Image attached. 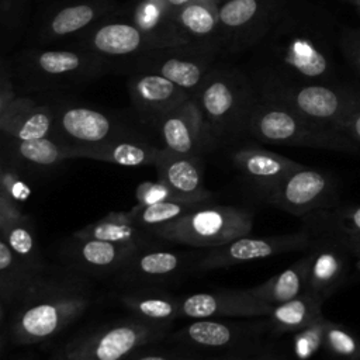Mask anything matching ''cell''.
Wrapping results in <instances>:
<instances>
[{"mask_svg":"<svg viewBox=\"0 0 360 360\" xmlns=\"http://www.w3.org/2000/svg\"><path fill=\"white\" fill-rule=\"evenodd\" d=\"M338 32L328 8L309 0H291L250 49L248 73L257 89L343 80L336 59Z\"/></svg>","mask_w":360,"mask_h":360,"instance_id":"obj_1","label":"cell"},{"mask_svg":"<svg viewBox=\"0 0 360 360\" xmlns=\"http://www.w3.org/2000/svg\"><path fill=\"white\" fill-rule=\"evenodd\" d=\"M94 300L90 277L69 267H48L31 280L7 312H1V349L52 340L77 322Z\"/></svg>","mask_w":360,"mask_h":360,"instance_id":"obj_2","label":"cell"},{"mask_svg":"<svg viewBox=\"0 0 360 360\" xmlns=\"http://www.w3.org/2000/svg\"><path fill=\"white\" fill-rule=\"evenodd\" d=\"M8 68L17 93L53 100L114 70L110 60L75 44L31 45L17 52L10 59Z\"/></svg>","mask_w":360,"mask_h":360,"instance_id":"obj_3","label":"cell"},{"mask_svg":"<svg viewBox=\"0 0 360 360\" xmlns=\"http://www.w3.org/2000/svg\"><path fill=\"white\" fill-rule=\"evenodd\" d=\"M194 97L214 146L218 148L246 135L249 118L259 100V90L248 72L217 63Z\"/></svg>","mask_w":360,"mask_h":360,"instance_id":"obj_4","label":"cell"},{"mask_svg":"<svg viewBox=\"0 0 360 360\" xmlns=\"http://www.w3.org/2000/svg\"><path fill=\"white\" fill-rule=\"evenodd\" d=\"M246 135L274 145L360 150V146L345 132L308 120L292 108L260 94L249 118Z\"/></svg>","mask_w":360,"mask_h":360,"instance_id":"obj_5","label":"cell"},{"mask_svg":"<svg viewBox=\"0 0 360 360\" xmlns=\"http://www.w3.org/2000/svg\"><path fill=\"white\" fill-rule=\"evenodd\" d=\"M169 328L132 315L112 319L70 338L49 360H127L138 349L160 342Z\"/></svg>","mask_w":360,"mask_h":360,"instance_id":"obj_6","label":"cell"},{"mask_svg":"<svg viewBox=\"0 0 360 360\" xmlns=\"http://www.w3.org/2000/svg\"><path fill=\"white\" fill-rule=\"evenodd\" d=\"M253 214L239 205L200 204L183 217L156 226L152 233L163 242L208 249L250 235Z\"/></svg>","mask_w":360,"mask_h":360,"instance_id":"obj_7","label":"cell"},{"mask_svg":"<svg viewBox=\"0 0 360 360\" xmlns=\"http://www.w3.org/2000/svg\"><path fill=\"white\" fill-rule=\"evenodd\" d=\"M257 90L260 96L276 100L308 120L339 131L360 104L359 80L343 79L333 83L266 86Z\"/></svg>","mask_w":360,"mask_h":360,"instance_id":"obj_8","label":"cell"},{"mask_svg":"<svg viewBox=\"0 0 360 360\" xmlns=\"http://www.w3.org/2000/svg\"><path fill=\"white\" fill-rule=\"evenodd\" d=\"M291 0H228L219 4L221 56L250 51Z\"/></svg>","mask_w":360,"mask_h":360,"instance_id":"obj_9","label":"cell"},{"mask_svg":"<svg viewBox=\"0 0 360 360\" xmlns=\"http://www.w3.org/2000/svg\"><path fill=\"white\" fill-rule=\"evenodd\" d=\"M70 44L110 60L114 69L129 68V72L145 53L155 49L146 34L118 10L73 38Z\"/></svg>","mask_w":360,"mask_h":360,"instance_id":"obj_10","label":"cell"},{"mask_svg":"<svg viewBox=\"0 0 360 360\" xmlns=\"http://www.w3.org/2000/svg\"><path fill=\"white\" fill-rule=\"evenodd\" d=\"M201 252L138 249L114 276L125 288H166L197 271Z\"/></svg>","mask_w":360,"mask_h":360,"instance_id":"obj_11","label":"cell"},{"mask_svg":"<svg viewBox=\"0 0 360 360\" xmlns=\"http://www.w3.org/2000/svg\"><path fill=\"white\" fill-rule=\"evenodd\" d=\"M53 136L69 146L80 148L141 135L114 114L59 98L56 101Z\"/></svg>","mask_w":360,"mask_h":360,"instance_id":"obj_12","label":"cell"},{"mask_svg":"<svg viewBox=\"0 0 360 360\" xmlns=\"http://www.w3.org/2000/svg\"><path fill=\"white\" fill-rule=\"evenodd\" d=\"M218 58L211 51L191 45L165 46L150 49L131 72L145 70L162 75L194 96L218 63Z\"/></svg>","mask_w":360,"mask_h":360,"instance_id":"obj_13","label":"cell"},{"mask_svg":"<svg viewBox=\"0 0 360 360\" xmlns=\"http://www.w3.org/2000/svg\"><path fill=\"white\" fill-rule=\"evenodd\" d=\"M118 7L114 0H58L44 13L34 35V45L76 38L115 13Z\"/></svg>","mask_w":360,"mask_h":360,"instance_id":"obj_14","label":"cell"},{"mask_svg":"<svg viewBox=\"0 0 360 360\" xmlns=\"http://www.w3.org/2000/svg\"><path fill=\"white\" fill-rule=\"evenodd\" d=\"M309 238L305 232L252 238L250 235L238 238L229 243L202 249L197 271H208L226 269L292 250H300L308 246Z\"/></svg>","mask_w":360,"mask_h":360,"instance_id":"obj_15","label":"cell"},{"mask_svg":"<svg viewBox=\"0 0 360 360\" xmlns=\"http://www.w3.org/2000/svg\"><path fill=\"white\" fill-rule=\"evenodd\" d=\"M155 128L165 149L181 153L202 156L215 149L202 111L194 96L165 114Z\"/></svg>","mask_w":360,"mask_h":360,"instance_id":"obj_16","label":"cell"},{"mask_svg":"<svg viewBox=\"0 0 360 360\" xmlns=\"http://www.w3.org/2000/svg\"><path fill=\"white\" fill-rule=\"evenodd\" d=\"M139 248L118 245L93 238L68 239L60 248L65 267L90 278L114 277Z\"/></svg>","mask_w":360,"mask_h":360,"instance_id":"obj_17","label":"cell"},{"mask_svg":"<svg viewBox=\"0 0 360 360\" xmlns=\"http://www.w3.org/2000/svg\"><path fill=\"white\" fill-rule=\"evenodd\" d=\"M271 304L245 290H218L180 297V316L207 318H264L273 311Z\"/></svg>","mask_w":360,"mask_h":360,"instance_id":"obj_18","label":"cell"},{"mask_svg":"<svg viewBox=\"0 0 360 360\" xmlns=\"http://www.w3.org/2000/svg\"><path fill=\"white\" fill-rule=\"evenodd\" d=\"M266 322L260 325L225 321V318L193 319L188 325L173 335V339L181 346L198 350H233L248 346L260 332H263Z\"/></svg>","mask_w":360,"mask_h":360,"instance_id":"obj_19","label":"cell"},{"mask_svg":"<svg viewBox=\"0 0 360 360\" xmlns=\"http://www.w3.org/2000/svg\"><path fill=\"white\" fill-rule=\"evenodd\" d=\"M127 87L131 105L139 118L152 127L165 114L193 96L165 76L145 70L131 72Z\"/></svg>","mask_w":360,"mask_h":360,"instance_id":"obj_20","label":"cell"},{"mask_svg":"<svg viewBox=\"0 0 360 360\" xmlns=\"http://www.w3.org/2000/svg\"><path fill=\"white\" fill-rule=\"evenodd\" d=\"M58 100L45 103L32 96L18 94L0 107L1 135L18 141L52 136Z\"/></svg>","mask_w":360,"mask_h":360,"instance_id":"obj_21","label":"cell"},{"mask_svg":"<svg viewBox=\"0 0 360 360\" xmlns=\"http://www.w3.org/2000/svg\"><path fill=\"white\" fill-rule=\"evenodd\" d=\"M160 180L176 200L187 202H207L212 193L204 186L202 156L181 155L162 148L155 163Z\"/></svg>","mask_w":360,"mask_h":360,"instance_id":"obj_22","label":"cell"},{"mask_svg":"<svg viewBox=\"0 0 360 360\" xmlns=\"http://www.w3.org/2000/svg\"><path fill=\"white\" fill-rule=\"evenodd\" d=\"M231 159L242 176L266 198L290 173L304 167L292 159L253 145L233 149Z\"/></svg>","mask_w":360,"mask_h":360,"instance_id":"obj_23","label":"cell"},{"mask_svg":"<svg viewBox=\"0 0 360 360\" xmlns=\"http://www.w3.org/2000/svg\"><path fill=\"white\" fill-rule=\"evenodd\" d=\"M328 190V176L304 166L281 180L267 195V201L285 212L305 215L322 204Z\"/></svg>","mask_w":360,"mask_h":360,"instance_id":"obj_24","label":"cell"},{"mask_svg":"<svg viewBox=\"0 0 360 360\" xmlns=\"http://www.w3.org/2000/svg\"><path fill=\"white\" fill-rule=\"evenodd\" d=\"M174 27L184 45L211 51L221 56L219 3L193 0L174 11Z\"/></svg>","mask_w":360,"mask_h":360,"instance_id":"obj_25","label":"cell"},{"mask_svg":"<svg viewBox=\"0 0 360 360\" xmlns=\"http://www.w3.org/2000/svg\"><path fill=\"white\" fill-rule=\"evenodd\" d=\"M118 13L139 27L153 48L184 45L174 27V11L166 0H129Z\"/></svg>","mask_w":360,"mask_h":360,"instance_id":"obj_26","label":"cell"},{"mask_svg":"<svg viewBox=\"0 0 360 360\" xmlns=\"http://www.w3.org/2000/svg\"><path fill=\"white\" fill-rule=\"evenodd\" d=\"M77 238H93L139 249L159 248L163 243L150 231L142 228L131 211H112L73 232Z\"/></svg>","mask_w":360,"mask_h":360,"instance_id":"obj_27","label":"cell"},{"mask_svg":"<svg viewBox=\"0 0 360 360\" xmlns=\"http://www.w3.org/2000/svg\"><path fill=\"white\" fill-rule=\"evenodd\" d=\"M160 152L162 146H155L142 136H127L94 146L73 148V159L83 158L132 167L155 166Z\"/></svg>","mask_w":360,"mask_h":360,"instance_id":"obj_28","label":"cell"},{"mask_svg":"<svg viewBox=\"0 0 360 360\" xmlns=\"http://www.w3.org/2000/svg\"><path fill=\"white\" fill-rule=\"evenodd\" d=\"M118 301L132 316L146 322L172 325L180 316V297L166 288H127Z\"/></svg>","mask_w":360,"mask_h":360,"instance_id":"obj_29","label":"cell"},{"mask_svg":"<svg viewBox=\"0 0 360 360\" xmlns=\"http://www.w3.org/2000/svg\"><path fill=\"white\" fill-rule=\"evenodd\" d=\"M0 238L7 242L17 259L32 274L37 276L48 269L38 245L34 219L25 212L0 218Z\"/></svg>","mask_w":360,"mask_h":360,"instance_id":"obj_30","label":"cell"},{"mask_svg":"<svg viewBox=\"0 0 360 360\" xmlns=\"http://www.w3.org/2000/svg\"><path fill=\"white\" fill-rule=\"evenodd\" d=\"M3 150L21 166L28 165L32 167H51L63 160L73 159V148L53 135L30 141L3 136Z\"/></svg>","mask_w":360,"mask_h":360,"instance_id":"obj_31","label":"cell"},{"mask_svg":"<svg viewBox=\"0 0 360 360\" xmlns=\"http://www.w3.org/2000/svg\"><path fill=\"white\" fill-rule=\"evenodd\" d=\"M321 295L307 290L297 298L273 307L267 325L274 333L300 332L321 318Z\"/></svg>","mask_w":360,"mask_h":360,"instance_id":"obj_32","label":"cell"},{"mask_svg":"<svg viewBox=\"0 0 360 360\" xmlns=\"http://www.w3.org/2000/svg\"><path fill=\"white\" fill-rule=\"evenodd\" d=\"M309 256L295 262L288 269L270 277L264 283L246 288L252 295L271 304L278 305L297 298L308 288Z\"/></svg>","mask_w":360,"mask_h":360,"instance_id":"obj_33","label":"cell"},{"mask_svg":"<svg viewBox=\"0 0 360 360\" xmlns=\"http://www.w3.org/2000/svg\"><path fill=\"white\" fill-rule=\"evenodd\" d=\"M30 194L31 191L22 179V166L3 150L0 166V218L24 214L22 205Z\"/></svg>","mask_w":360,"mask_h":360,"instance_id":"obj_34","label":"cell"},{"mask_svg":"<svg viewBox=\"0 0 360 360\" xmlns=\"http://www.w3.org/2000/svg\"><path fill=\"white\" fill-rule=\"evenodd\" d=\"M35 277L0 238V309L7 312Z\"/></svg>","mask_w":360,"mask_h":360,"instance_id":"obj_35","label":"cell"},{"mask_svg":"<svg viewBox=\"0 0 360 360\" xmlns=\"http://www.w3.org/2000/svg\"><path fill=\"white\" fill-rule=\"evenodd\" d=\"M202 202H187L180 200H162L146 205H134L129 211L135 217L136 222L148 229L153 231L156 226L172 222L184 214L190 212Z\"/></svg>","mask_w":360,"mask_h":360,"instance_id":"obj_36","label":"cell"},{"mask_svg":"<svg viewBox=\"0 0 360 360\" xmlns=\"http://www.w3.org/2000/svg\"><path fill=\"white\" fill-rule=\"evenodd\" d=\"M339 271V260L333 252L319 250L309 255V273L308 288L309 291L322 297L323 292L332 285Z\"/></svg>","mask_w":360,"mask_h":360,"instance_id":"obj_37","label":"cell"},{"mask_svg":"<svg viewBox=\"0 0 360 360\" xmlns=\"http://www.w3.org/2000/svg\"><path fill=\"white\" fill-rule=\"evenodd\" d=\"M338 48L356 80L360 82V27L340 25L338 32Z\"/></svg>","mask_w":360,"mask_h":360,"instance_id":"obj_38","label":"cell"},{"mask_svg":"<svg viewBox=\"0 0 360 360\" xmlns=\"http://www.w3.org/2000/svg\"><path fill=\"white\" fill-rule=\"evenodd\" d=\"M301 333L295 338V353L301 359H307L311 356V353L316 349L318 342H319V332L321 328L316 323L300 330Z\"/></svg>","mask_w":360,"mask_h":360,"instance_id":"obj_39","label":"cell"},{"mask_svg":"<svg viewBox=\"0 0 360 360\" xmlns=\"http://www.w3.org/2000/svg\"><path fill=\"white\" fill-rule=\"evenodd\" d=\"M326 340L329 347L339 354H353L356 350V343L353 338L342 329H338V328L328 329Z\"/></svg>","mask_w":360,"mask_h":360,"instance_id":"obj_40","label":"cell"},{"mask_svg":"<svg viewBox=\"0 0 360 360\" xmlns=\"http://www.w3.org/2000/svg\"><path fill=\"white\" fill-rule=\"evenodd\" d=\"M25 1L27 0H1L0 1L3 27H8L10 30H14L20 24V18H21Z\"/></svg>","mask_w":360,"mask_h":360,"instance_id":"obj_41","label":"cell"},{"mask_svg":"<svg viewBox=\"0 0 360 360\" xmlns=\"http://www.w3.org/2000/svg\"><path fill=\"white\" fill-rule=\"evenodd\" d=\"M145 347H141L136 352H134L127 360H198V359H194L191 356H183V354H179V353L145 350Z\"/></svg>","mask_w":360,"mask_h":360,"instance_id":"obj_42","label":"cell"},{"mask_svg":"<svg viewBox=\"0 0 360 360\" xmlns=\"http://www.w3.org/2000/svg\"><path fill=\"white\" fill-rule=\"evenodd\" d=\"M342 131L360 146V104L349 115Z\"/></svg>","mask_w":360,"mask_h":360,"instance_id":"obj_43","label":"cell"},{"mask_svg":"<svg viewBox=\"0 0 360 360\" xmlns=\"http://www.w3.org/2000/svg\"><path fill=\"white\" fill-rule=\"evenodd\" d=\"M190 1H193V0H166V3L170 6V8L173 11H176L177 8H180L181 6H184V4L190 3Z\"/></svg>","mask_w":360,"mask_h":360,"instance_id":"obj_44","label":"cell"},{"mask_svg":"<svg viewBox=\"0 0 360 360\" xmlns=\"http://www.w3.org/2000/svg\"><path fill=\"white\" fill-rule=\"evenodd\" d=\"M352 222L354 224V226H356L357 229H360V208L353 212V215H352Z\"/></svg>","mask_w":360,"mask_h":360,"instance_id":"obj_45","label":"cell"},{"mask_svg":"<svg viewBox=\"0 0 360 360\" xmlns=\"http://www.w3.org/2000/svg\"><path fill=\"white\" fill-rule=\"evenodd\" d=\"M218 360H256V359H249V357H226V359H218Z\"/></svg>","mask_w":360,"mask_h":360,"instance_id":"obj_46","label":"cell"},{"mask_svg":"<svg viewBox=\"0 0 360 360\" xmlns=\"http://www.w3.org/2000/svg\"><path fill=\"white\" fill-rule=\"evenodd\" d=\"M342 1H347V3H350V4H353L354 7H357V6H360V0H342Z\"/></svg>","mask_w":360,"mask_h":360,"instance_id":"obj_47","label":"cell"},{"mask_svg":"<svg viewBox=\"0 0 360 360\" xmlns=\"http://www.w3.org/2000/svg\"><path fill=\"white\" fill-rule=\"evenodd\" d=\"M219 4H222V3H225V1H228V0H217Z\"/></svg>","mask_w":360,"mask_h":360,"instance_id":"obj_48","label":"cell"},{"mask_svg":"<svg viewBox=\"0 0 360 360\" xmlns=\"http://www.w3.org/2000/svg\"><path fill=\"white\" fill-rule=\"evenodd\" d=\"M356 10H357V13H359V15H360V6H357V7H356Z\"/></svg>","mask_w":360,"mask_h":360,"instance_id":"obj_49","label":"cell"}]
</instances>
